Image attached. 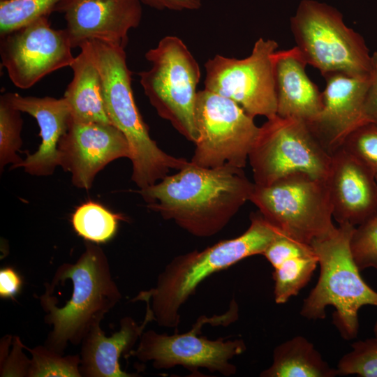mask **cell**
<instances>
[{
  "mask_svg": "<svg viewBox=\"0 0 377 377\" xmlns=\"http://www.w3.org/2000/svg\"><path fill=\"white\" fill-rule=\"evenodd\" d=\"M278 44L260 38L239 59L216 54L205 64V89L230 98L252 117L276 115L274 61Z\"/></svg>",
  "mask_w": 377,
  "mask_h": 377,
  "instance_id": "cell-12",
  "label": "cell"
},
{
  "mask_svg": "<svg viewBox=\"0 0 377 377\" xmlns=\"http://www.w3.org/2000/svg\"><path fill=\"white\" fill-rule=\"evenodd\" d=\"M250 220L249 227L239 237L175 257L159 274L156 286L140 292L132 301L148 304L158 325L177 328L180 308L205 279L246 258L263 255L281 234L260 212L251 214Z\"/></svg>",
  "mask_w": 377,
  "mask_h": 377,
  "instance_id": "cell-3",
  "label": "cell"
},
{
  "mask_svg": "<svg viewBox=\"0 0 377 377\" xmlns=\"http://www.w3.org/2000/svg\"><path fill=\"white\" fill-rule=\"evenodd\" d=\"M324 77L326 87L322 92V110L308 124L332 154L353 131L369 123L364 114V102L371 77L359 78L333 73Z\"/></svg>",
  "mask_w": 377,
  "mask_h": 377,
  "instance_id": "cell-17",
  "label": "cell"
},
{
  "mask_svg": "<svg viewBox=\"0 0 377 377\" xmlns=\"http://www.w3.org/2000/svg\"><path fill=\"white\" fill-rule=\"evenodd\" d=\"M6 94L16 109L36 119L41 138L38 150L13 168H23L26 172L36 176L52 175L59 165L58 145L71 119L65 99L23 96L10 92Z\"/></svg>",
  "mask_w": 377,
  "mask_h": 377,
  "instance_id": "cell-18",
  "label": "cell"
},
{
  "mask_svg": "<svg viewBox=\"0 0 377 377\" xmlns=\"http://www.w3.org/2000/svg\"><path fill=\"white\" fill-rule=\"evenodd\" d=\"M22 279L20 274L10 267L0 270V297L13 299L20 290Z\"/></svg>",
  "mask_w": 377,
  "mask_h": 377,
  "instance_id": "cell-33",
  "label": "cell"
},
{
  "mask_svg": "<svg viewBox=\"0 0 377 377\" xmlns=\"http://www.w3.org/2000/svg\"><path fill=\"white\" fill-rule=\"evenodd\" d=\"M351 346L352 350L344 355L337 364L338 375L377 377V338L360 340Z\"/></svg>",
  "mask_w": 377,
  "mask_h": 377,
  "instance_id": "cell-28",
  "label": "cell"
},
{
  "mask_svg": "<svg viewBox=\"0 0 377 377\" xmlns=\"http://www.w3.org/2000/svg\"><path fill=\"white\" fill-rule=\"evenodd\" d=\"M325 183L339 224L358 226L377 214L375 172L342 147L331 154Z\"/></svg>",
  "mask_w": 377,
  "mask_h": 377,
  "instance_id": "cell-16",
  "label": "cell"
},
{
  "mask_svg": "<svg viewBox=\"0 0 377 377\" xmlns=\"http://www.w3.org/2000/svg\"><path fill=\"white\" fill-rule=\"evenodd\" d=\"M1 36V65L17 87L29 89L50 73L72 65L68 33L51 27L48 17Z\"/></svg>",
  "mask_w": 377,
  "mask_h": 377,
  "instance_id": "cell-13",
  "label": "cell"
},
{
  "mask_svg": "<svg viewBox=\"0 0 377 377\" xmlns=\"http://www.w3.org/2000/svg\"><path fill=\"white\" fill-rule=\"evenodd\" d=\"M290 28L306 64L318 68L323 77L333 73L371 77V55L363 38L346 27L335 8L302 0L290 19Z\"/></svg>",
  "mask_w": 377,
  "mask_h": 377,
  "instance_id": "cell-6",
  "label": "cell"
},
{
  "mask_svg": "<svg viewBox=\"0 0 377 377\" xmlns=\"http://www.w3.org/2000/svg\"><path fill=\"white\" fill-rule=\"evenodd\" d=\"M21 112L9 101L6 93L0 97V168L8 163L12 168L22 161L17 151L22 146L23 120Z\"/></svg>",
  "mask_w": 377,
  "mask_h": 377,
  "instance_id": "cell-25",
  "label": "cell"
},
{
  "mask_svg": "<svg viewBox=\"0 0 377 377\" xmlns=\"http://www.w3.org/2000/svg\"><path fill=\"white\" fill-rule=\"evenodd\" d=\"M306 62L297 46L275 53L276 114L313 122L323 108L322 92L305 72Z\"/></svg>",
  "mask_w": 377,
  "mask_h": 377,
  "instance_id": "cell-20",
  "label": "cell"
},
{
  "mask_svg": "<svg viewBox=\"0 0 377 377\" xmlns=\"http://www.w3.org/2000/svg\"><path fill=\"white\" fill-rule=\"evenodd\" d=\"M255 184L243 168H214L191 161L177 173L140 189L153 211L172 220L192 235L207 237L219 232L250 200Z\"/></svg>",
  "mask_w": 377,
  "mask_h": 377,
  "instance_id": "cell-1",
  "label": "cell"
},
{
  "mask_svg": "<svg viewBox=\"0 0 377 377\" xmlns=\"http://www.w3.org/2000/svg\"><path fill=\"white\" fill-rule=\"evenodd\" d=\"M55 11L64 15L72 48L94 40L125 48L142 15L140 0H62Z\"/></svg>",
  "mask_w": 377,
  "mask_h": 377,
  "instance_id": "cell-15",
  "label": "cell"
},
{
  "mask_svg": "<svg viewBox=\"0 0 377 377\" xmlns=\"http://www.w3.org/2000/svg\"><path fill=\"white\" fill-rule=\"evenodd\" d=\"M341 147L377 172V125L367 123L353 131Z\"/></svg>",
  "mask_w": 377,
  "mask_h": 377,
  "instance_id": "cell-30",
  "label": "cell"
},
{
  "mask_svg": "<svg viewBox=\"0 0 377 377\" xmlns=\"http://www.w3.org/2000/svg\"><path fill=\"white\" fill-rule=\"evenodd\" d=\"M59 166L71 175L74 186L89 190L109 163L131 156L125 135L112 124L82 123L71 119L59 145Z\"/></svg>",
  "mask_w": 377,
  "mask_h": 377,
  "instance_id": "cell-14",
  "label": "cell"
},
{
  "mask_svg": "<svg viewBox=\"0 0 377 377\" xmlns=\"http://www.w3.org/2000/svg\"><path fill=\"white\" fill-rule=\"evenodd\" d=\"M119 217L99 203L87 202L76 208L71 222L76 233L94 243L112 239L117 230Z\"/></svg>",
  "mask_w": 377,
  "mask_h": 377,
  "instance_id": "cell-24",
  "label": "cell"
},
{
  "mask_svg": "<svg viewBox=\"0 0 377 377\" xmlns=\"http://www.w3.org/2000/svg\"><path fill=\"white\" fill-rule=\"evenodd\" d=\"M374 333L375 335V337L377 338V322L375 323L374 327Z\"/></svg>",
  "mask_w": 377,
  "mask_h": 377,
  "instance_id": "cell-35",
  "label": "cell"
},
{
  "mask_svg": "<svg viewBox=\"0 0 377 377\" xmlns=\"http://www.w3.org/2000/svg\"><path fill=\"white\" fill-rule=\"evenodd\" d=\"M26 348L32 357L28 377H82L79 355L64 356L45 346Z\"/></svg>",
  "mask_w": 377,
  "mask_h": 377,
  "instance_id": "cell-27",
  "label": "cell"
},
{
  "mask_svg": "<svg viewBox=\"0 0 377 377\" xmlns=\"http://www.w3.org/2000/svg\"><path fill=\"white\" fill-rule=\"evenodd\" d=\"M71 66L73 76L64 94L71 120L76 122L111 124L104 105L102 82L89 41Z\"/></svg>",
  "mask_w": 377,
  "mask_h": 377,
  "instance_id": "cell-21",
  "label": "cell"
},
{
  "mask_svg": "<svg viewBox=\"0 0 377 377\" xmlns=\"http://www.w3.org/2000/svg\"><path fill=\"white\" fill-rule=\"evenodd\" d=\"M151 66L138 73L144 92L158 114L195 143V108L201 73L198 62L178 37L167 36L149 50Z\"/></svg>",
  "mask_w": 377,
  "mask_h": 377,
  "instance_id": "cell-7",
  "label": "cell"
},
{
  "mask_svg": "<svg viewBox=\"0 0 377 377\" xmlns=\"http://www.w3.org/2000/svg\"><path fill=\"white\" fill-rule=\"evenodd\" d=\"M331 157L308 123L276 114L260 126L248 160L253 183L267 186L295 172L325 181Z\"/></svg>",
  "mask_w": 377,
  "mask_h": 377,
  "instance_id": "cell-10",
  "label": "cell"
},
{
  "mask_svg": "<svg viewBox=\"0 0 377 377\" xmlns=\"http://www.w3.org/2000/svg\"><path fill=\"white\" fill-rule=\"evenodd\" d=\"M263 218L282 234L310 244L331 234L332 209L325 180L295 172L267 186H254L250 197Z\"/></svg>",
  "mask_w": 377,
  "mask_h": 377,
  "instance_id": "cell-8",
  "label": "cell"
},
{
  "mask_svg": "<svg viewBox=\"0 0 377 377\" xmlns=\"http://www.w3.org/2000/svg\"><path fill=\"white\" fill-rule=\"evenodd\" d=\"M0 1H6V0H0Z\"/></svg>",
  "mask_w": 377,
  "mask_h": 377,
  "instance_id": "cell-37",
  "label": "cell"
},
{
  "mask_svg": "<svg viewBox=\"0 0 377 377\" xmlns=\"http://www.w3.org/2000/svg\"><path fill=\"white\" fill-rule=\"evenodd\" d=\"M238 318V306L233 300L229 310L219 316H201L184 333L172 335L159 334L153 330L144 331L132 356L142 362H151L156 369H169L182 366L192 374H200L198 370L206 369L212 373L218 372L225 376L234 375L237 367L230 360L243 353L246 345L242 339H208L201 335L205 324L228 325Z\"/></svg>",
  "mask_w": 377,
  "mask_h": 377,
  "instance_id": "cell-9",
  "label": "cell"
},
{
  "mask_svg": "<svg viewBox=\"0 0 377 377\" xmlns=\"http://www.w3.org/2000/svg\"><path fill=\"white\" fill-rule=\"evenodd\" d=\"M89 42L101 77L107 115L130 146L132 180L142 189L163 179L171 170L183 168L188 163L186 159L164 152L149 135L134 100L124 47L97 40Z\"/></svg>",
  "mask_w": 377,
  "mask_h": 377,
  "instance_id": "cell-4",
  "label": "cell"
},
{
  "mask_svg": "<svg viewBox=\"0 0 377 377\" xmlns=\"http://www.w3.org/2000/svg\"><path fill=\"white\" fill-rule=\"evenodd\" d=\"M198 139L191 162L203 168H243L260 131L238 104L207 89L198 92Z\"/></svg>",
  "mask_w": 377,
  "mask_h": 377,
  "instance_id": "cell-11",
  "label": "cell"
},
{
  "mask_svg": "<svg viewBox=\"0 0 377 377\" xmlns=\"http://www.w3.org/2000/svg\"><path fill=\"white\" fill-rule=\"evenodd\" d=\"M350 249L360 271L370 267L377 269V214L355 227Z\"/></svg>",
  "mask_w": 377,
  "mask_h": 377,
  "instance_id": "cell-29",
  "label": "cell"
},
{
  "mask_svg": "<svg viewBox=\"0 0 377 377\" xmlns=\"http://www.w3.org/2000/svg\"><path fill=\"white\" fill-rule=\"evenodd\" d=\"M153 8L170 10H195L201 7V0H140Z\"/></svg>",
  "mask_w": 377,
  "mask_h": 377,
  "instance_id": "cell-34",
  "label": "cell"
},
{
  "mask_svg": "<svg viewBox=\"0 0 377 377\" xmlns=\"http://www.w3.org/2000/svg\"><path fill=\"white\" fill-rule=\"evenodd\" d=\"M318 264V258L313 249L309 253L292 256L274 267L272 276L276 303H286L291 297L297 295L310 281Z\"/></svg>",
  "mask_w": 377,
  "mask_h": 377,
  "instance_id": "cell-23",
  "label": "cell"
},
{
  "mask_svg": "<svg viewBox=\"0 0 377 377\" xmlns=\"http://www.w3.org/2000/svg\"><path fill=\"white\" fill-rule=\"evenodd\" d=\"M337 369L325 362L312 343L296 336L277 346L271 366L263 371L262 377H334Z\"/></svg>",
  "mask_w": 377,
  "mask_h": 377,
  "instance_id": "cell-22",
  "label": "cell"
},
{
  "mask_svg": "<svg viewBox=\"0 0 377 377\" xmlns=\"http://www.w3.org/2000/svg\"><path fill=\"white\" fill-rule=\"evenodd\" d=\"M11 337L6 336L1 341L0 376L28 377L31 359L22 352L25 348L20 338L13 337V348L8 354Z\"/></svg>",
  "mask_w": 377,
  "mask_h": 377,
  "instance_id": "cell-31",
  "label": "cell"
},
{
  "mask_svg": "<svg viewBox=\"0 0 377 377\" xmlns=\"http://www.w3.org/2000/svg\"><path fill=\"white\" fill-rule=\"evenodd\" d=\"M62 0L0 1V35L48 15Z\"/></svg>",
  "mask_w": 377,
  "mask_h": 377,
  "instance_id": "cell-26",
  "label": "cell"
},
{
  "mask_svg": "<svg viewBox=\"0 0 377 377\" xmlns=\"http://www.w3.org/2000/svg\"><path fill=\"white\" fill-rule=\"evenodd\" d=\"M372 69L364 102V114L369 123L377 125V52L371 55Z\"/></svg>",
  "mask_w": 377,
  "mask_h": 377,
  "instance_id": "cell-32",
  "label": "cell"
},
{
  "mask_svg": "<svg viewBox=\"0 0 377 377\" xmlns=\"http://www.w3.org/2000/svg\"><path fill=\"white\" fill-rule=\"evenodd\" d=\"M376 179L377 180V172L376 173Z\"/></svg>",
  "mask_w": 377,
  "mask_h": 377,
  "instance_id": "cell-36",
  "label": "cell"
},
{
  "mask_svg": "<svg viewBox=\"0 0 377 377\" xmlns=\"http://www.w3.org/2000/svg\"><path fill=\"white\" fill-rule=\"evenodd\" d=\"M355 227L339 224L331 234L311 242L320 276L300 311L307 319H324L327 306H334L333 323L346 340L358 334L359 309L364 305L377 306V292L362 278L350 252V239Z\"/></svg>",
  "mask_w": 377,
  "mask_h": 377,
  "instance_id": "cell-5",
  "label": "cell"
},
{
  "mask_svg": "<svg viewBox=\"0 0 377 377\" xmlns=\"http://www.w3.org/2000/svg\"><path fill=\"white\" fill-rule=\"evenodd\" d=\"M45 288L39 299L51 327L45 346L61 355L68 344H80L121 298L104 251L89 241L77 261L61 264Z\"/></svg>",
  "mask_w": 377,
  "mask_h": 377,
  "instance_id": "cell-2",
  "label": "cell"
},
{
  "mask_svg": "<svg viewBox=\"0 0 377 377\" xmlns=\"http://www.w3.org/2000/svg\"><path fill=\"white\" fill-rule=\"evenodd\" d=\"M154 321L147 304L144 320L139 325L131 317L120 320L119 330L106 337L100 323L94 325L83 338L80 345V372L82 377H134L121 370L119 358L128 357L149 323Z\"/></svg>",
  "mask_w": 377,
  "mask_h": 377,
  "instance_id": "cell-19",
  "label": "cell"
}]
</instances>
